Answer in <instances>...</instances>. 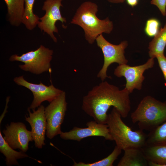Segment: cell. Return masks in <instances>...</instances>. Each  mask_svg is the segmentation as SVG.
<instances>
[{
    "label": "cell",
    "mask_w": 166,
    "mask_h": 166,
    "mask_svg": "<svg viewBox=\"0 0 166 166\" xmlns=\"http://www.w3.org/2000/svg\"><path fill=\"white\" fill-rule=\"evenodd\" d=\"M130 93L125 88L120 90L104 81L93 87L83 97L82 109L100 123L106 124L107 112L111 106L117 110L122 117L125 118L131 109Z\"/></svg>",
    "instance_id": "6da1fadb"
},
{
    "label": "cell",
    "mask_w": 166,
    "mask_h": 166,
    "mask_svg": "<svg viewBox=\"0 0 166 166\" xmlns=\"http://www.w3.org/2000/svg\"><path fill=\"white\" fill-rule=\"evenodd\" d=\"M98 11V6L96 3L85 2L77 9L71 22L82 28L85 38L90 44H93L100 35L110 34L113 29V22L108 18L103 20L97 18Z\"/></svg>",
    "instance_id": "7a4b0ae2"
},
{
    "label": "cell",
    "mask_w": 166,
    "mask_h": 166,
    "mask_svg": "<svg viewBox=\"0 0 166 166\" xmlns=\"http://www.w3.org/2000/svg\"><path fill=\"white\" fill-rule=\"evenodd\" d=\"M117 110L113 107L108 114L106 124L116 145L122 150L142 148L146 144L147 135L140 129L133 130L123 122Z\"/></svg>",
    "instance_id": "3957f363"
},
{
    "label": "cell",
    "mask_w": 166,
    "mask_h": 166,
    "mask_svg": "<svg viewBox=\"0 0 166 166\" xmlns=\"http://www.w3.org/2000/svg\"><path fill=\"white\" fill-rule=\"evenodd\" d=\"M131 117L140 129L150 131L166 121V101L161 102L147 96L132 113Z\"/></svg>",
    "instance_id": "277c9868"
},
{
    "label": "cell",
    "mask_w": 166,
    "mask_h": 166,
    "mask_svg": "<svg viewBox=\"0 0 166 166\" xmlns=\"http://www.w3.org/2000/svg\"><path fill=\"white\" fill-rule=\"evenodd\" d=\"M53 51L41 45L37 49L31 51L21 56L11 55L9 60L19 61L24 63L19 65L22 70L33 73L39 74L43 72L51 71L50 62Z\"/></svg>",
    "instance_id": "5b68a950"
},
{
    "label": "cell",
    "mask_w": 166,
    "mask_h": 166,
    "mask_svg": "<svg viewBox=\"0 0 166 166\" xmlns=\"http://www.w3.org/2000/svg\"><path fill=\"white\" fill-rule=\"evenodd\" d=\"M97 45L101 49L103 54L104 62L99 71L97 77L102 81L106 78H110L107 74L108 67L112 64L118 63L119 65L127 64L128 60L124 55V50L128 46L126 41H123L118 45H114L108 41L102 34L98 36L96 39Z\"/></svg>",
    "instance_id": "8992f818"
},
{
    "label": "cell",
    "mask_w": 166,
    "mask_h": 166,
    "mask_svg": "<svg viewBox=\"0 0 166 166\" xmlns=\"http://www.w3.org/2000/svg\"><path fill=\"white\" fill-rule=\"evenodd\" d=\"M45 108V114L46 119V135L52 139L61 134V126L63 122L67 110L66 93L63 91L56 98L49 102Z\"/></svg>",
    "instance_id": "52a82bcc"
},
{
    "label": "cell",
    "mask_w": 166,
    "mask_h": 166,
    "mask_svg": "<svg viewBox=\"0 0 166 166\" xmlns=\"http://www.w3.org/2000/svg\"><path fill=\"white\" fill-rule=\"evenodd\" d=\"M63 0H45L44 2L42 9L45 11V15L39 18L38 26L41 31L49 35L53 41L57 42V40L54 33H58L56 26V22L61 21L63 28H66L64 23L66 22V18L62 17L60 8L62 7Z\"/></svg>",
    "instance_id": "ba28073f"
},
{
    "label": "cell",
    "mask_w": 166,
    "mask_h": 166,
    "mask_svg": "<svg viewBox=\"0 0 166 166\" xmlns=\"http://www.w3.org/2000/svg\"><path fill=\"white\" fill-rule=\"evenodd\" d=\"M154 64V58H150L145 63L138 66L119 65L114 69V74L117 77H124L125 78L126 82L125 88L131 93L134 89L140 90L142 89V83L145 79L143 73L146 70L152 68Z\"/></svg>",
    "instance_id": "9c48e42d"
},
{
    "label": "cell",
    "mask_w": 166,
    "mask_h": 166,
    "mask_svg": "<svg viewBox=\"0 0 166 166\" xmlns=\"http://www.w3.org/2000/svg\"><path fill=\"white\" fill-rule=\"evenodd\" d=\"M14 81L18 85L26 87L32 92L33 100L29 108L32 110H35L44 101L51 102L63 91L55 88L52 84L47 86L41 82L39 84L29 82L24 79L23 76L15 77Z\"/></svg>",
    "instance_id": "30bf717a"
},
{
    "label": "cell",
    "mask_w": 166,
    "mask_h": 166,
    "mask_svg": "<svg viewBox=\"0 0 166 166\" xmlns=\"http://www.w3.org/2000/svg\"><path fill=\"white\" fill-rule=\"evenodd\" d=\"M6 128L2 131L5 140L13 149L26 152L29 148V142L33 140L31 131L21 122H12Z\"/></svg>",
    "instance_id": "8fae6325"
},
{
    "label": "cell",
    "mask_w": 166,
    "mask_h": 166,
    "mask_svg": "<svg viewBox=\"0 0 166 166\" xmlns=\"http://www.w3.org/2000/svg\"><path fill=\"white\" fill-rule=\"evenodd\" d=\"M86 125V128L75 126L68 132H62L60 134V137L63 140L77 141L93 136L102 137L107 140H113L106 124L98 123L94 120L87 122Z\"/></svg>",
    "instance_id": "7c38bea8"
},
{
    "label": "cell",
    "mask_w": 166,
    "mask_h": 166,
    "mask_svg": "<svg viewBox=\"0 0 166 166\" xmlns=\"http://www.w3.org/2000/svg\"><path fill=\"white\" fill-rule=\"evenodd\" d=\"M44 106L41 105L36 110L31 112L28 108L29 116L25 117V120L31 127V132L36 148H42L45 145V136L47 128L46 119L45 114Z\"/></svg>",
    "instance_id": "4fadbf2b"
},
{
    "label": "cell",
    "mask_w": 166,
    "mask_h": 166,
    "mask_svg": "<svg viewBox=\"0 0 166 166\" xmlns=\"http://www.w3.org/2000/svg\"><path fill=\"white\" fill-rule=\"evenodd\" d=\"M141 148L148 165L166 166V145H145Z\"/></svg>",
    "instance_id": "5bb4252c"
},
{
    "label": "cell",
    "mask_w": 166,
    "mask_h": 166,
    "mask_svg": "<svg viewBox=\"0 0 166 166\" xmlns=\"http://www.w3.org/2000/svg\"><path fill=\"white\" fill-rule=\"evenodd\" d=\"M124 151V155L117 164V166L148 165V161L141 148H130Z\"/></svg>",
    "instance_id": "9a60e30c"
},
{
    "label": "cell",
    "mask_w": 166,
    "mask_h": 166,
    "mask_svg": "<svg viewBox=\"0 0 166 166\" xmlns=\"http://www.w3.org/2000/svg\"><path fill=\"white\" fill-rule=\"evenodd\" d=\"M7 6L9 22L13 26H18L22 23L25 9L24 0H4Z\"/></svg>",
    "instance_id": "2e32d148"
},
{
    "label": "cell",
    "mask_w": 166,
    "mask_h": 166,
    "mask_svg": "<svg viewBox=\"0 0 166 166\" xmlns=\"http://www.w3.org/2000/svg\"><path fill=\"white\" fill-rule=\"evenodd\" d=\"M11 148L4 140L0 131V151L6 157L5 161L7 166L19 165L17 161L19 159L28 157L25 152H18Z\"/></svg>",
    "instance_id": "e0dca14e"
},
{
    "label": "cell",
    "mask_w": 166,
    "mask_h": 166,
    "mask_svg": "<svg viewBox=\"0 0 166 166\" xmlns=\"http://www.w3.org/2000/svg\"><path fill=\"white\" fill-rule=\"evenodd\" d=\"M166 45V23L149 43L148 54L150 58H154L158 56L164 54Z\"/></svg>",
    "instance_id": "ac0fdd59"
},
{
    "label": "cell",
    "mask_w": 166,
    "mask_h": 166,
    "mask_svg": "<svg viewBox=\"0 0 166 166\" xmlns=\"http://www.w3.org/2000/svg\"><path fill=\"white\" fill-rule=\"evenodd\" d=\"M25 9L23 16L22 23L29 30H32L38 26L39 18L33 12L35 0H24Z\"/></svg>",
    "instance_id": "d6986e66"
},
{
    "label": "cell",
    "mask_w": 166,
    "mask_h": 166,
    "mask_svg": "<svg viewBox=\"0 0 166 166\" xmlns=\"http://www.w3.org/2000/svg\"><path fill=\"white\" fill-rule=\"evenodd\" d=\"M146 145H166V121L150 131Z\"/></svg>",
    "instance_id": "ffe728a7"
},
{
    "label": "cell",
    "mask_w": 166,
    "mask_h": 166,
    "mask_svg": "<svg viewBox=\"0 0 166 166\" xmlns=\"http://www.w3.org/2000/svg\"><path fill=\"white\" fill-rule=\"evenodd\" d=\"M122 150L116 145L112 152L107 157L92 163L74 162L73 166H113L114 162L121 154Z\"/></svg>",
    "instance_id": "44dd1931"
},
{
    "label": "cell",
    "mask_w": 166,
    "mask_h": 166,
    "mask_svg": "<svg viewBox=\"0 0 166 166\" xmlns=\"http://www.w3.org/2000/svg\"><path fill=\"white\" fill-rule=\"evenodd\" d=\"M160 23L156 18H151L148 20L144 28V32L149 37H155L158 33L160 29Z\"/></svg>",
    "instance_id": "7402d4cb"
},
{
    "label": "cell",
    "mask_w": 166,
    "mask_h": 166,
    "mask_svg": "<svg viewBox=\"0 0 166 166\" xmlns=\"http://www.w3.org/2000/svg\"><path fill=\"white\" fill-rule=\"evenodd\" d=\"M150 2L158 8L163 16L166 15V0H152Z\"/></svg>",
    "instance_id": "603a6c76"
},
{
    "label": "cell",
    "mask_w": 166,
    "mask_h": 166,
    "mask_svg": "<svg viewBox=\"0 0 166 166\" xmlns=\"http://www.w3.org/2000/svg\"><path fill=\"white\" fill-rule=\"evenodd\" d=\"M156 58L166 81V57L164 54L158 56Z\"/></svg>",
    "instance_id": "cb8c5ba5"
},
{
    "label": "cell",
    "mask_w": 166,
    "mask_h": 166,
    "mask_svg": "<svg viewBox=\"0 0 166 166\" xmlns=\"http://www.w3.org/2000/svg\"><path fill=\"white\" fill-rule=\"evenodd\" d=\"M127 3L130 6L133 7L138 4V0H126Z\"/></svg>",
    "instance_id": "d4e9b609"
},
{
    "label": "cell",
    "mask_w": 166,
    "mask_h": 166,
    "mask_svg": "<svg viewBox=\"0 0 166 166\" xmlns=\"http://www.w3.org/2000/svg\"><path fill=\"white\" fill-rule=\"evenodd\" d=\"M108 2L113 3H120L124 2L125 0H107Z\"/></svg>",
    "instance_id": "484cf974"
}]
</instances>
